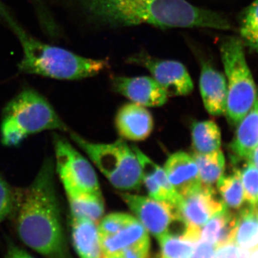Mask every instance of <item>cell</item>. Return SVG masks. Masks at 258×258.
Here are the masks:
<instances>
[{"mask_svg": "<svg viewBox=\"0 0 258 258\" xmlns=\"http://www.w3.org/2000/svg\"><path fill=\"white\" fill-rule=\"evenodd\" d=\"M55 184V164L47 159L31 184L15 189L10 217L19 239L27 247L45 258H74Z\"/></svg>", "mask_w": 258, "mask_h": 258, "instance_id": "obj_1", "label": "cell"}, {"mask_svg": "<svg viewBox=\"0 0 258 258\" xmlns=\"http://www.w3.org/2000/svg\"><path fill=\"white\" fill-rule=\"evenodd\" d=\"M93 23L109 28L147 24L160 28L230 30L227 18L186 0H70Z\"/></svg>", "mask_w": 258, "mask_h": 258, "instance_id": "obj_2", "label": "cell"}, {"mask_svg": "<svg viewBox=\"0 0 258 258\" xmlns=\"http://www.w3.org/2000/svg\"><path fill=\"white\" fill-rule=\"evenodd\" d=\"M0 17L18 37L23 49V57L19 62L18 69L23 74L75 81L93 77L108 68V60L83 57L35 38L17 21L2 0Z\"/></svg>", "mask_w": 258, "mask_h": 258, "instance_id": "obj_3", "label": "cell"}, {"mask_svg": "<svg viewBox=\"0 0 258 258\" xmlns=\"http://www.w3.org/2000/svg\"><path fill=\"white\" fill-rule=\"evenodd\" d=\"M47 130L69 128L46 98L35 90L25 88L5 107L0 136L5 147H16L32 134Z\"/></svg>", "mask_w": 258, "mask_h": 258, "instance_id": "obj_4", "label": "cell"}, {"mask_svg": "<svg viewBox=\"0 0 258 258\" xmlns=\"http://www.w3.org/2000/svg\"><path fill=\"white\" fill-rule=\"evenodd\" d=\"M220 53L227 86L225 114L231 123L237 124L253 107L257 88L240 38L230 37L224 40Z\"/></svg>", "mask_w": 258, "mask_h": 258, "instance_id": "obj_5", "label": "cell"}, {"mask_svg": "<svg viewBox=\"0 0 258 258\" xmlns=\"http://www.w3.org/2000/svg\"><path fill=\"white\" fill-rule=\"evenodd\" d=\"M71 139L91 159L93 164L116 189H139L142 184V171L132 148L119 139L112 144L88 142L74 132Z\"/></svg>", "mask_w": 258, "mask_h": 258, "instance_id": "obj_6", "label": "cell"}, {"mask_svg": "<svg viewBox=\"0 0 258 258\" xmlns=\"http://www.w3.org/2000/svg\"><path fill=\"white\" fill-rule=\"evenodd\" d=\"M56 171L64 189L101 193L96 171L67 139L54 134Z\"/></svg>", "mask_w": 258, "mask_h": 258, "instance_id": "obj_7", "label": "cell"}, {"mask_svg": "<svg viewBox=\"0 0 258 258\" xmlns=\"http://www.w3.org/2000/svg\"><path fill=\"white\" fill-rule=\"evenodd\" d=\"M121 198L138 221L157 240L170 232L173 224L183 220L175 205L150 197L122 194Z\"/></svg>", "mask_w": 258, "mask_h": 258, "instance_id": "obj_8", "label": "cell"}, {"mask_svg": "<svg viewBox=\"0 0 258 258\" xmlns=\"http://www.w3.org/2000/svg\"><path fill=\"white\" fill-rule=\"evenodd\" d=\"M129 62L146 68L168 97L186 96L192 91V80L184 64L178 61L159 60L141 52L130 57Z\"/></svg>", "mask_w": 258, "mask_h": 258, "instance_id": "obj_9", "label": "cell"}, {"mask_svg": "<svg viewBox=\"0 0 258 258\" xmlns=\"http://www.w3.org/2000/svg\"><path fill=\"white\" fill-rule=\"evenodd\" d=\"M225 207L212 186L203 184L182 198L177 210L186 227L201 228Z\"/></svg>", "mask_w": 258, "mask_h": 258, "instance_id": "obj_10", "label": "cell"}, {"mask_svg": "<svg viewBox=\"0 0 258 258\" xmlns=\"http://www.w3.org/2000/svg\"><path fill=\"white\" fill-rule=\"evenodd\" d=\"M111 83L117 93L141 106H161L167 101L165 91L153 78L115 76L111 79Z\"/></svg>", "mask_w": 258, "mask_h": 258, "instance_id": "obj_11", "label": "cell"}, {"mask_svg": "<svg viewBox=\"0 0 258 258\" xmlns=\"http://www.w3.org/2000/svg\"><path fill=\"white\" fill-rule=\"evenodd\" d=\"M132 148L140 164L142 181L149 197L159 201L168 202L177 208L182 198L173 188L164 169L147 157L138 147L134 146Z\"/></svg>", "mask_w": 258, "mask_h": 258, "instance_id": "obj_12", "label": "cell"}, {"mask_svg": "<svg viewBox=\"0 0 258 258\" xmlns=\"http://www.w3.org/2000/svg\"><path fill=\"white\" fill-rule=\"evenodd\" d=\"M163 169L173 188L181 198L187 196L203 185L198 166L192 157L186 153L171 154Z\"/></svg>", "mask_w": 258, "mask_h": 258, "instance_id": "obj_13", "label": "cell"}, {"mask_svg": "<svg viewBox=\"0 0 258 258\" xmlns=\"http://www.w3.org/2000/svg\"><path fill=\"white\" fill-rule=\"evenodd\" d=\"M115 128L122 138L144 141L152 134L154 119L147 108L137 103L125 104L115 115Z\"/></svg>", "mask_w": 258, "mask_h": 258, "instance_id": "obj_14", "label": "cell"}, {"mask_svg": "<svg viewBox=\"0 0 258 258\" xmlns=\"http://www.w3.org/2000/svg\"><path fill=\"white\" fill-rule=\"evenodd\" d=\"M200 88L204 105L210 114L217 116L225 113L227 80L225 75L208 62H202Z\"/></svg>", "mask_w": 258, "mask_h": 258, "instance_id": "obj_15", "label": "cell"}, {"mask_svg": "<svg viewBox=\"0 0 258 258\" xmlns=\"http://www.w3.org/2000/svg\"><path fill=\"white\" fill-rule=\"evenodd\" d=\"M71 238L80 258H102L98 226L92 220L70 216Z\"/></svg>", "mask_w": 258, "mask_h": 258, "instance_id": "obj_16", "label": "cell"}, {"mask_svg": "<svg viewBox=\"0 0 258 258\" xmlns=\"http://www.w3.org/2000/svg\"><path fill=\"white\" fill-rule=\"evenodd\" d=\"M235 137L230 144L232 161L247 160L258 146V96L253 107L237 123Z\"/></svg>", "mask_w": 258, "mask_h": 258, "instance_id": "obj_17", "label": "cell"}, {"mask_svg": "<svg viewBox=\"0 0 258 258\" xmlns=\"http://www.w3.org/2000/svg\"><path fill=\"white\" fill-rule=\"evenodd\" d=\"M237 215L225 207L200 228V241L219 247L233 242L237 224Z\"/></svg>", "mask_w": 258, "mask_h": 258, "instance_id": "obj_18", "label": "cell"}, {"mask_svg": "<svg viewBox=\"0 0 258 258\" xmlns=\"http://www.w3.org/2000/svg\"><path fill=\"white\" fill-rule=\"evenodd\" d=\"M71 217H83L96 222L104 214L105 207L101 193L76 189H64Z\"/></svg>", "mask_w": 258, "mask_h": 258, "instance_id": "obj_19", "label": "cell"}, {"mask_svg": "<svg viewBox=\"0 0 258 258\" xmlns=\"http://www.w3.org/2000/svg\"><path fill=\"white\" fill-rule=\"evenodd\" d=\"M149 237L146 230L138 220L126 226L123 230L111 235H100V244L104 256L113 255L131 244Z\"/></svg>", "mask_w": 258, "mask_h": 258, "instance_id": "obj_20", "label": "cell"}, {"mask_svg": "<svg viewBox=\"0 0 258 258\" xmlns=\"http://www.w3.org/2000/svg\"><path fill=\"white\" fill-rule=\"evenodd\" d=\"M237 224L233 242L249 251L258 247V210L254 206L242 209L237 214Z\"/></svg>", "mask_w": 258, "mask_h": 258, "instance_id": "obj_21", "label": "cell"}, {"mask_svg": "<svg viewBox=\"0 0 258 258\" xmlns=\"http://www.w3.org/2000/svg\"><path fill=\"white\" fill-rule=\"evenodd\" d=\"M191 141L195 152L210 154L220 150L221 132L212 120L195 122L191 125Z\"/></svg>", "mask_w": 258, "mask_h": 258, "instance_id": "obj_22", "label": "cell"}, {"mask_svg": "<svg viewBox=\"0 0 258 258\" xmlns=\"http://www.w3.org/2000/svg\"><path fill=\"white\" fill-rule=\"evenodd\" d=\"M191 156L198 166L203 184L212 186L223 175L225 159L220 149L210 154L194 152Z\"/></svg>", "mask_w": 258, "mask_h": 258, "instance_id": "obj_23", "label": "cell"}, {"mask_svg": "<svg viewBox=\"0 0 258 258\" xmlns=\"http://www.w3.org/2000/svg\"><path fill=\"white\" fill-rule=\"evenodd\" d=\"M217 184L222 202L227 208L239 210L242 208L245 201L240 169H235L228 175L223 174Z\"/></svg>", "mask_w": 258, "mask_h": 258, "instance_id": "obj_24", "label": "cell"}, {"mask_svg": "<svg viewBox=\"0 0 258 258\" xmlns=\"http://www.w3.org/2000/svg\"><path fill=\"white\" fill-rule=\"evenodd\" d=\"M241 41L258 54V0L246 8L240 23Z\"/></svg>", "mask_w": 258, "mask_h": 258, "instance_id": "obj_25", "label": "cell"}, {"mask_svg": "<svg viewBox=\"0 0 258 258\" xmlns=\"http://www.w3.org/2000/svg\"><path fill=\"white\" fill-rule=\"evenodd\" d=\"M160 258H191L196 242L182 236L166 233L159 240Z\"/></svg>", "mask_w": 258, "mask_h": 258, "instance_id": "obj_26", "label": "cell"}, {"mask_svg": "<svg viewBox=\"0 0 258 258\" xmlns=\"http://www.w3.org/2000/svg\"><path fill=\"white\" fill-rule=\"evenodd\" d=\"M240 171L244 201L250 206H256L258 205V169L248 161Z\"/></svg>", "mask_w": 258, "mask_h": 258, "instance_id": "obj_27", "label": "cell"}, {"mask_svg": "<svg viewBox=\"0 0 258 258\" xmlns=\"http://www.w3.org/2000/svg\"><path fill=\"white\" fill-rule=\"evenodd\" d=\"M137 219L125 213H112L107 215L98 226L100 235H111L123 230L124 227L136 221Z\"/></svg>", "mask_w": 258, "mask_h": 258, "instance_id": "obj_28", "label": "cell"}, {"mask_svg": "<svg viewBox=\"0 0 258 258\" xmlns=\"http://www.w3.org/2000/svg\"><path fill=\"white\" fill-rule=\"evenodd\" d=\"M15 189L0 174V224L10 217L15 205Z\"/></svg>", "mask_w": 258, "mask_h": 258, "instance_id": "obj_29", "label": "cell"}, {"mask_svg": "<svg viewBox=\"0 0 258 258\" xmlns=\"http://www.w3.org/2000/svg\"><path fill=\"white\" fill-rule=\"evenodd\" d=\"M150 240L149 237L131 244L118 252L120 258H148L149 257Z\"/></svg>", "mask_w": 258, "mask_h": 258, "instance_id": "obj_30", "label": "cell"}, {"mask_svg": "<svg viewBox=\"0 0 258 258\" xmlns=\"http://www.w3.org/2000/svg\"><path fill=\"white\" fill-rule=\"evenodd\" d=\"M216 253L217 258H249L250 251L231 242L217 247Z\"/></svg>", "mask_w": 258, "mask_h": 258, "instance_id": "obj_31", "label": "cell"}, {"mask_svg": "<svg viewBox=\"0 0 258 258\" xmlns=\"http://www.w3.org/2000/svg\"><path fill=\"white\" fill-rule=\"evenodd\" d=\"M191 258H217L216 247L208 242L198 241Z\"/></svg>", "mask_w": 258, "mask_h": 258, "instance_id": "obj_32", "label": "cell"}, {"mask_svg": "<svg viewBox=\"0 0 258 258\" xmlns=\"http://www.w3.org/2000/svg\"><path fill=\"white\" fill-rule=\"evenodd\" d=\"M4 258H35L25 249L19 247L13 240H7L6 252Z\"/></svg>", "mask_w": 258, "mask_h": 258, "instance_id": "obj_33", "label": "cell"}, {"mask_svg": "<svg viewBox=\"0 0 258 258\" xmlns=\"http://www.w3.org/2000/svg\"><path fill=\"white\" fill-rule=\"evenodd\" d=\"M247 161L258 169V146L251 153Z\"/></svg>", "mask_w": 258, "mask_h": 258, "instance_id": "obj_34", "label": "cell"}, {"mask_svg": "<svg viewBox=\"0 0 258 258\" xmlns=\"http://www.w3.org/2000/svg\"><path fill=\"white\" fill-rule=\"evenodd\" d=\"M249 258H258V247L250 251Z\"/></svg>", "mask_w": 258, "mask_h": 258, "instance_id": "obj_35", "label": "cell"}, {"mask_svg": "<svg viewBox=\"0 0 258 258\" xmlns=\"http://www.w3.org/2000/svg\"><path fill=\"white\" fill-rule=\"evenodd\" d=\"M103 258H120L118 254H113V255L104 256Z\"/></svg>", "mask_w": 258, "mask_h": 258, "instance_id": "obj_36", "label": "cell"}, {"mask_svg": "<svg viewBox=\"0 0 258 258\" xmlns=\"http://www.w3.org/2000/svg\"><path fill=\"white\" fill-rule=\"evenodd\" d=\"M254 207H255V208H257V210H258V205H257V206H254Z\"/></svg>", "mask_w": 258, "mask_h": 258, "instance_id": "obj_37", "label": "cell"}]
</instances>
